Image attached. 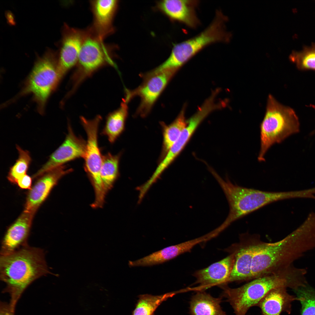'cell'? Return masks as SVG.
<instances>
[{"instance_id": "2", "label": "cell", "mask_w": 315, "mask_h": 315, "mask_svg": "<svg viewBox=\"0 0 315 315\" xmlns=\"http://www.w3.org/2000/svg\"><path fill=\"white\" fill-rule=\"evenodd\" d=\"M210 172L221 187L229 204L230 210L219 227L223 230L237 220L272 203L296 198L295 191L270 192L244 187L224 180L214 169Z\"/></svg>"}, {"instance_id": "28", "label": "cell", "mask_w": 315, "mask_h": 315, "mask_svg": "<svg viewBox=\"0 0 315 315\" xmlns=\"http://www.w3.org/2000/svg\"><path fill=\"white\" fill-rule=\"evenodd\" d=\"M16 148L19 153L18 158L10 168L7 176L8 180L15 184L17 183L20 178L26 174L31 161L28 151L23 150L18 145Z\"/></svg>"}, {"instance_id": "10", "label": "cell", "mask_w": 315, "mask_h": 315, "mask_svg": "<svg viewBox=\"0 0 315 315\" xmlns=\"http://www.w3.org/2000/svg\"><path fill=\"white\" fill-rule=\"evenodd\" d=\"M177 71L168 70L141 75L142 84L133 90L125 89L124 99L128 103L135 97H139L140 102L136 114L142 117L146 116Z\"/></svg>"}, {"instance_id": "24", "label": "cell", "mask_w": 315, "mask_h": 315, "mask_svg": "<svg viewBox=\"0 0 315 315\" xmlns=\"http://www.w3.org/2000/svg\"><path fill=\"white\" fill-rule=\"evenodd\" d=\"M121 155L120 153L114 155L108 152L102 156L100 175L106 195L112 188L119 176Z\"/></svg>"}, {"instance_id": "26", "label": "cell", "mask_w": 315, "mask_h": 315, "mask_svg": "<svg viewBox=\"0 0 315 315\" xmlns=\"http://www.w3.org/2000/svg\"><path fill=\"white\" fill-rule=\"evenodd\" d=\"M176 292H170L158 295H141L132 315H152L163 301L174 295Z\"/></svg>"}, {"instance_id": "7", "label": "cell", "mask_w": 315, "mask_h": 315, "mask_svg": "<svg viewBox=\"0 0 315 315\" xmlns=\"http://www.w3.org/2000/svg\"><path fill=\"white\" fill-rule=\"evenodd\" d=\"M57 53L48 49L38 58L17 96L32 94L40 113L42 114L51 92L62 78L58 69Z\"/></svg>"}, {"instance_id": "5", "label": "cell", "mask_w": 315, "mask_h": 315, "mask_svg": "<svg viewBox=\"0 0 315 315\" xmlns=\"http://www.w3.org/2000/svg\"><path fill=\"white\" fill-rule=\"evenodd\" d=\"M227 18L220 10L216 12L210 24L197 35L173 45L168 58L158 66L160 71L178 69L207 46L217 42L229 41L230 35L226 30Z\"/></svg>"}, {"instance_id": "20", "label": "cell", "mask_w": 315, "mask_h": 315, "mask_svg": "<svg viewBox=\"0 0 315 315\" xmlns=\"http://www.w3.org/2000/svg\"><path fill=\"white\" fill-rule=\"evenodd\" d=\"M286 288L273 289L260 300L256 306L260 309L262 315H280L283 312L290 314L292 303L298 299L296 296L288 294Z\"/></svg>"}, {"instance_id": "15", "label": "cell", "mask_w": 315, "mask_h": 315, "mask_svg": "<svg viewBox=\"0 0 315 315\" xmlns=\"http://www.w3.org/2000/svg\"><path fill=\"white\" fill-rule=\"evenodd\" d=\"M90 3L93 18L92 24L89 28L94 35L104 40L114 32L113 21L118 1L96 0L91 1Z\"/></svg>"}, {"instance_id": "18", "label": "cell", "mask_w": 315, "mask_h": 315, "mask_svg": "<svg viewBox=\"0 0 315 315\" xmlns=\"http://www.w3.org/2000/svg\"><path fill=\"white\" fill-rule=\"evenodd\" d=\"M218 108L214 100L209 98L192 116L188 121L187 126L179 138L165 155L164 160L171 164L188 142L196 129L202 121L211 112Z\"/></svg>"}, {"instance_id": "9", "label": "cell", "mask_w": 315, "mask_h": 315, "mask_svg": "<svg viewBox=\"0 0 315 315\" xmlns=\"http://www.w3.org/2000/svg\"><path fill=\"white\" fill-rule=\"evenodd\" d=\"M101 116H97L93 119H88L84 117L80 120L87 134L86 147L83 158L84 168L94 189L95 199L103 200L105 197L100 175L102 156L99 146L98 132Z\"/></svg>"}, {"instance_id": "4", "label": "cell", "mask_w": 315, "mask_h": 315, "mask_svg": "<svg viewBox=\"0 0 315 315\" xmlns=\"http://www.w3.org/2000/svg\"><path fill=\"white\" fill-rule=\"evenodd\" d=\"M292 285L290 272L286 269L254 279L238 288L223 286V296L236 315H246L250 308L257 306L271 290L281 287L291 288Z\"/></svg>"}, {"instance_id": "1", "label": "cell", "mask_w": 315, "mask_h": 315, "mask_svg": "<svg viewBox=\"0 0 315 315\" xmlns=\"http://www.w3.org/2000/svg\"><path fill=\"white\" fill-rule=\"evenodd\" d=\"M50 271L44 251L28 244L9 254L1 255L0 279L6 286L3 292L10 296V305L16 304L27 288Z\"/></svg>"}, {"instance_id": "22", "label": "cell", "mask_w": 315, "mask_h": 315, "mask_svg": "<svg viewBox=\"0 0 315 315\" xmlns=\"http://www.w3.org/2000/svg\"><path fill=\"white\" fill-rule=\"evenodd\" d=\"M128 103L123 99L119 107L106 117L101 134L111 144L113 143L124 131L128 115Z\"/></svg>"}, {"instance_id": "21", "label": "cell", "mask_w": 315, "mask_h": 315, "mask_svg": "<svg viewBox=\"0 0 315 315\" xmlns=\"http://www.w3.org/2000/svg\"><path fill=\"white\" fill-rule=\"evenodd\" d=\"M197 238L175 245L169 246L135 261H129L130 267L147 266L159 264L172 259L183 253L189 251L200 243Z\"/></svg>"}, {"instance_id": "27", "label": "cell", "mask_w": 315, "mask_h": 315, "mask_svg": "<svg viewBox=\"0 0 315 315\" xmlns=\"http://www.w3.org/2000/svg\"><path fill=\"white\" fill-rule=\"evenodd\" d=\"M290 59L300 70L315 71V43L304 47L300 51H293Z\"/></svg>"}, {"instance_id": "8", "label": "cell", "mask_w": 315, "mask_h": 315, "mask_svg": "<svg viewBox=\"0 0 315 315\" xmlns=\"http://www.w3.org/2000/svg\"><path fill=\"white\" fill-rule=\"evenodd\" d=\"M296 257V239L292 233L275 242L262 241L253 258L251 280L282 271Z\"/></svg>"}, {"instance_id": "30", "label": "cell", "mask_w": 315, "mask_h": 315, "mask_svg": "<svg viewBox=\"0 0 315 315\" xmlns=\"http://www.w3.org/2000/svg\"><path fill=\"white\" fill-rule=\"evenodd\" d=\"M32 178L27 174L23 176L18 180L17 184L21 188L23 189H31Z\"/></svg>"}, {"instance_id": "14", "label": "cell", "mask_w": 315, "mask_h": 315, "mask_svg": "<svg viewBox=\"0 0 315 315\" xmlns=\"http://www.w3.org/2000/svg\"><path fill=\"white\" fill-rule=\"evenodd\" d=\"M72 171V169L67 168L63 165L41 176L28 193L24 211L35 213L59 180Z\"/></svg>"}, {"instance_id": "25", "label": "cell", "mask_w": 315, "mask_h": 315, "mask_svg": "<svg viewBox=\"0 0 315 315\" xmlns=\"http://www.w3.org/2000/svg\"><path fill=\"white\" fill-rule=\"evenodd\" d=\"M184 110L183 108L174 120L170 124L167 125L163 122L161 123L163 129L161 160L178 139L187 125L188 122L185 116Z\"/></svg>"}, {"instance_id": "29", "label": "cell", "mask_w": 315, "mask_h": 315, "mask_svg": "<svg viewBox=\"0 0 315 315\" xmlns=\"http://www.w3.org/2000/svg\"><path fill=\"white\" fill-rule=\"evenodd\" d=\"M301 304V315H315V289L307 284L294 290Z\"/></svg>"}, {"instance_id": "3", "label": "cell", "mask_w": 315, "mask_h": 315, "mask_svg": "<svg viewBox=\"0 0 315 315\" xmlns=\"http://www.w3.org/2000/svg\"><path fill=\"white\" fill-rule=\"evenodd\" d=\"M260 129V146L258 158L262 162L265 161V155L272 146L299 132L300 123L293 109L281 104L270 95Z\"/></svg>"}, {"instance_id": "11", "label": "cell", "mask_w": 315, "mask_h": 315, "mask_svg": "<svg viewBox=\"0 0 315 315\" xmlns=\"http://www.w3.org/2000/svg\"><path fill=\"white\" fill-rule=\"evenodd\" d=\"M239 239L232 247L231 253L234 255V261L228 282L251 280L253 258L262 241L258 234L248 232L241 234Z\"/></svg>"}, {"instance_id": "6", "label": "cell", "mask_w": 315, "mask_h": 315, "mask_svg": "<svg viewBox=\"0 0 315 315\" xmlns=\"http://www.w3.org/2000/svg\"><path fill=\"white\" fill-rule=\"evenodd\" d=\"M104 41L89 28L87 29L76 67L71 77V94H74L84 81L102 67L109 65L118 69L113 60L116 47L106 44Z\"/></svg>"}, {"instance_id": "12", "label": "cell", "mask_w": 315, "mask_h": 315, "mask_svg": "<svg viewBox=\"0 0 315 315\" xmlns=\"http://www.w3.org/2000/svg\"><path fill=\"white\" fill-rule=\"evenodd\" d=\"M86 142L74 133L69 123L68 133L62 144L51 155L48 161L34 174L33 178L41 176L46 172L66 162L80 158L85 153Z\"/></svg>"}, {"instance_id": "16", "label": "cell", "mask_w": 315, "mask_h": 315, "mask_svg": "<svg viewBox=\"0 0 315 315\" xmlns=\"http://www.w3.org/2000/svg\"><path fill=\"white\" fill-rule=\"evenodd\" d=\"M197 0H164L156 3V8L172 21L196 28L200 24L196 9Z\"/></svg>"}, {"instance_id": "13", "label": "cell", "mask_w": 315, "mask_h": 315, "mask_svg": "<svg viewBox=\"0 0 315 315\" xmlns=\"http://www.w3.org/2000/svg\"><path fill=\"white\" fill-rule=\"evenodd\" d=\"M87 30L74 28L65 24L62 30L60 48L57 53L58 69L62 78L76 65Z\"/></svg>"}, {"instance_id": "17", "label": "cell", "mask_w": 315, "mask_h": 315, "mask_svg": "<svg viewBox=\"0 0 315 315\" xmlns=\"http://www.w3.org/2000/svg\"><path fill=\"white\" fill-rule=\"evenodd\" d=\"M34 214L24 211L8 228L2 241L1 255L9 254L28 244L27 239Z\"/></svg>"}, {"instance_id": "19", "label": "cell", "mask_w": 315, "mask_h": 315, "mask_svg": "<svg viewBox=\"0 0 315 315\" xmlns=\"http://www.w3.org/2000/svg\"><path fill=\"white\" fill-rule=\"evenodd\" d=\"M234 261L233 253L208 267L197 271L194 274L196 284L202 288L201 290L216 285H224L228 283Z\"/></svg>"}, {"instance_id": "23", "label": "cell", "mask_w": 315, "mask_h": 315, "mask_svg": "<svg viewBox=\"0 0 315 315\" xmlns=\"http://www.w3.org/2000/svg\"><path fill=\"white\" fill-rule=\"evenodd\" d=\"M221 298H216L202 291L198 292L190 302L191 315H227L220 305Z\"/></svg>"}]
</instances>
